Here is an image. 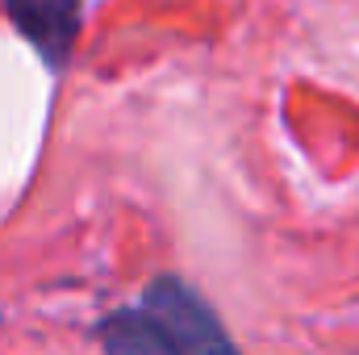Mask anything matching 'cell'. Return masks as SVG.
<instances>
[{
    "mask_svg": "<svg viewBox=\"0 0 359 355\" xmlns=\"http://www.w3.org/2000/svg\"><path fill=\"white\" fill-rule=\"evenodd\" d=\"M142 309L159 322L176 355H238L234 339L226 335L217 309L180 276H159L151 280Z\"/></svg>",
    "mask_w": 359,
    "mask_h": 355,
    "instance_id": "cell-1",
    "label": "cell"
},
{
    "mask_svg": "<svg viewBox=\"0 0 359 355\" xmlns=\"http://www.w3.org/2000/svg\"><path fill=\"white\" fill-rule=\"evenodd\" d=\"M4 13L55 72L67 67L80 38L84 0H4Z\"/></svg>",
    "mask_w": 359,
    "mask_h": 355,
    "instance_id": "cell-2",
    "label": "cell"
},
{
    "mask_svg": "<svg viewBox=\"0 0 359 355\" xmlns=\"http://www.w3.org/2000/svg\"><path fill=\"white\" fill-rule=\"evenodd\" d=\"M96 339H100L104 355H176L172 343H168V335L159 330V322L142 305L113 309L96 326Z\"/></svg>",
    "mask_w": 359,
    "mask_h": 355,
    "instance_id": "cell-3",
    "label": "cell"
}]
</instances>
